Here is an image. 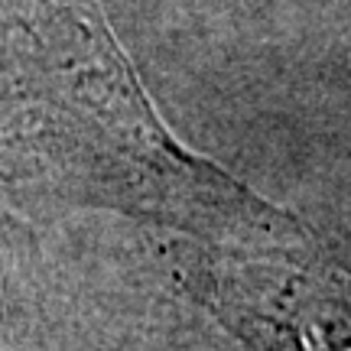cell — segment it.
I'll return each mask as SVG.
<instances>
[{
  "label": "cell",
  "instance_id": "obj_1",
  "mask_svg": "<svg viewBox=\"0 0 351 351\" xmlns=\"http://www.w3.org/2000/svg\"><path fill=\"white\" fill-rule=\"evenodd\" d=\"M43 13L59 43V62L46 69L59 147L98 199L205 241H306L287 212L169 137L95 0H52V10L43 0Z\"/></svg>",
  "mask_w": 351,
  "mask_h": 351
}]
</instances>
